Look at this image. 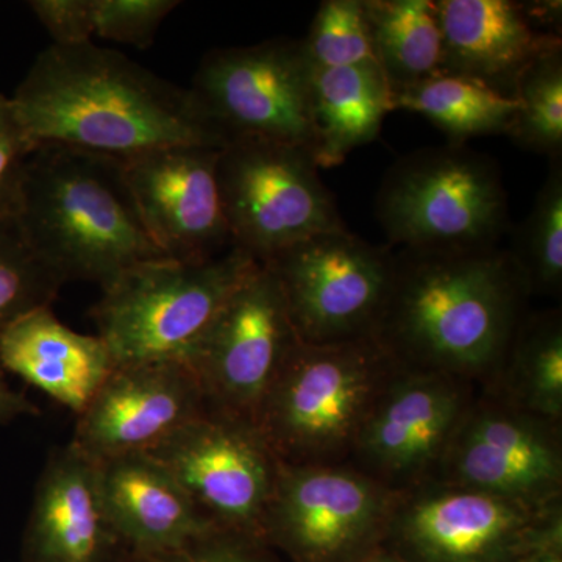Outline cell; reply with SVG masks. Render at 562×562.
I'll return each instance as SVG.
<instances>
[{
  "label": "cell",
  "mask_w": 562,
  "mask_h": 562,
  "mask_svg": "<svg viewBox=\"0 0 562 562\" xmlns=\"http://www.w3.org/2000/svg\"><path fill=\"white\" fill-rule=\"evenodd\" d=\"M36 144L124 158L227 144L194 94L94 43L41 52L11 95Z\"/></svg>",
  "instance_id": "6da1fadb"
},
{
  "label": "cell",
  "mask_w": 562,
  "mask_h": 562,
  "mask_svg": "<svg viewBox=\"0 0 562 562\" xmlns=\"http://www.w3.org/2000/svg\"><path fill=\"white\" fill-rule=\"evenodd\" d=\"M528 297L512 255L501 247L401 249L372 338L405 368L490 382Z\"/></svg>",
  "instance_id": "7a4b0ae2"
},
{
  "label": "cell",
  "mask_w": 562,
  "mask_h": 562,
  "mask_svg": "<svg viewBox=\"0 0 562 562\" xmlns=\"http://www.w3.org/2000/svg\"><path fill=\"white\" fill-rule=\"evenodd\" d=\"M18 217L66 281L105 288L133 266L166 258L144 227L122 160L110 155L40 144Z\"/></svg>",
  "instance_id": "3957f363"
},
{
  "label": "cell",
  "mask_w": 562,
  "mask_h": 562,
  "mask_svg": "<svg viewBox=\"0 0 562 562\" xmlns=\"http://www.w3.org/2000/svg\"><path fill=\"white\" fill-rule=\"evenodd\" d=\"M260 262L232 247L199 262H140L102 288L92 308L114 364L181 362L190 368L236 288Z\"/></svg>",
  "instance_id": "277c9868"
},
{
  "label": "cell",
  "mask_w": 562,
  "mask_h": 562,
  "mask_svg": "<svg viewBox=\"0 0 562 562\" xmlns=\"http://www.w3.org/2000/svg\"><path fill=\"white\" fill-rule=\"evenodd\" d=\"M397 362L372 336L331 344L299 341L257 424L279 461L338 464Z\"/></svg>",
  "instance_id": "5b68a950"
},
{
  "label": "cell",
  "mask_w": 562,
  "mask_h": 562,
  "mask_svg": "<svg viewBox=\"0 0 562 562\" xmlns=\"http://www.w3.org/2000/svg\"><path fill=\"white\" fill-rule=\"evenodd\" d=\"M375 216L391 246L409 250L492 249L512 225L497 161L452 143L398 158L376 192Z\"/></svg>",
  "instance_id": "8992f818"
},
{
  "label": "cell",
  "mask_w": 562,
  "mask_h": 562,
  "mask_svg": "<svg viewBox=\"0 0 562 562\" xmlns=\"http://www.w3.org/2000/svg\"><path fill=\"white\" fill-rule=\"evenodd\" d=\"M384 541L409 562H519L562 546V503L428 480L397 491Z\"/></svg>",
  "instance_id": "52a82bcc"
},
{
  "label": "cell",
  "mask_w": 562,
  "mask_h": 562,
  "mask_svg": "<svg viewBox=\"0 0 562 562\" xmlns=\"http://www.w3.org/2000/svg\"><path fill=\"white\" fill-rule=\"evenodd\" d=\"M217 179L232 247L261 265L303 239L347 231L306 147L232 140L221 149Z\"/></svg>",
  "instance_id": "ba28073f"
},
{
  "label": "cell",
  "mask_w": 562,
  "mask_h": 562,
  "mask_svg": "<svg viewBox=\"0 0 562 562\" xmlns=\"http://www.w3.org/2000/svg\"><path fill=\"white\" fill-rule=\"evenodd\" d=\"M395 495L344 462L280 461L262 539L294 562H361L386 538Z\"/></svg>",
  "instance_id": "9c48e42d"
},
{
  "label": "cell",
  "mask_w": 562,
  "mask_h": 562,
  "mask_svg": "<svg viewBox=\"0 0 562 562\" xmlns=\"http://www.w3.org/2000/svg\"><path fill=\"white\" fill-rule=\"evenodd\" d=\"M190 90L227 144L273 140L313 151L312 65L302 40L211 50Z\"/></svg>",
  "instance_id": "30bf717a"
},
{
  "label": "cell",
  "mask_w": 562,
  "mask_h": 562,
  "mask_svg": "<svg viewBox=\"0 0 562 562\" xmlns=\"http://www.w3.org/2000/svg\"><path fill=\"white\" fill-rule=\"evenodd\" d=\"M265 265L279 281L299 341L342 342L372 336L390 292L394 251L349 231L331 232Z\"/></svg>",
  "instance_id": "8fae6325"
},
{
  "label": "cell",
  "mask_w": 562,
  "mask_h": 562,
  "mask_svg": "<svg viewBox=\"0 0 562 562\" xmlns=\"http://www.w3.org/2000/svg\"><path fill=\"white\" fill-rule=\"evenodd\" d=\"M149 454L214 524L262 538L280 461L257 425L206 406Z\"/></svg>",
  "instance_id": "7c38bea8"
},
{
  "label": "cell",
  "mask_w": 562,
  "mask_h": 562,
  "mask_svg": "<svg viewBox=\"0 0 562 562\" xmlns=\"http://www.w3.org/2000/svg\"><path fill=\"white\" fill-rule=\"evenodd\" d=\"M528 503L561 502V422L490 390L471 398L435 479Z\"/></svg>",
  "instance_id": "4fadbf2b"
},
{
  "label": "cell",
  "mask_w": 562,
  "mask_h": 562,
  "mask_svg": "<svg viewBox=\"0 0 562 562\" xmlns=\"http://www.w3.org/2000/svg\"><path fill=\"white\" fill-rule=\"evenodd\" d=\"M297 342L279 281L260 262L233 292L191 361L209 408L255 424Z\"/></svg>",
  "instance_id": "5bb4252c"
},
{
  "label": "cell",
  "mask_w": 562,
  "mask_h": 562,
  "mask_svg": "<svg viewBox=\"0 0 562 562\" xmlns=\"http://www.w3.org/2000/svg\"><path fill=\"white\" fill-rule=\"evenodd\" d=\"M471 398L464 380L395 366L355 439V468L394 491L435 479Z\"/></svg>",
  "instance_id": "9a60e30c"
},
{
  "label": "cell",
  "mask_w": 562,
  "mask_h": 562,
  "mask_svg": "<svg viewBox=\"0 0 562 562\" xmlns=\"http://www.w3.org/2000/svg\"><path fill=\"white\" fill-rule=\"evenodd\" d=\"M220 155L217 147L176 146L122 160L144 227L169 260L206 261L232 249Z\"/></svg>",
  "instance_id": "2e32d148"
},
{
  "label": "cell",
  "mask_w": 562,
  "mask_h": 562,
  "mask_svg": "<svg viewBox=\"0 0 562 562\" xmlns=\"http://www.w3.org/2000/svg\"><path fill=\"white\" fill-rule=\"evenodd\" d=\"M206 406L198 376L187 364L116 366L77 416L70 443L95 461L149 453Z\"/></svg>",
  "instance_id": "e0dca14e"
},
{
  "label": "cell",
  "mask_w": 562,
  "mask_h": 562,
  "mask_svg": "<svg viewBox=\"0 0 562 562\" xmlns=\"http://www.w3.org/2000/svg\"><path fill=\"white\" fill-rule=\"evenodd\" d=\"M98 461L74 443L55 450L41 473L24 539V562H121Z\"/></svg>",
  "instance_id": "ac0fdd59"
},
{
  "label": "cell",
  "mask_w": 562,
  "mask_h": 562,
  "mask_svg": "<svg viewBox=\"0 0 562 562\" xmlns=\"http://www.w3.org/2000/svg\"><path fill=\"white\" fill-rule=\"evenodd\" d=\"M106 513L127 554L173 552L222 528L149 453L98 461Z\"/></svg>",
  "instance_id": "d6986e66"
},
{
  "label": "cell",
  "mask_w": 562,
  "mask_h": 562,
  "mask_svg": "<svg viewBox=\"0 0 562 562\" xmlns=\"http://www.w3.org/2000/svg\"><path fill=\"white\" fill-rule=\"evenodd\" d=\"M442 36L441 74L482 81L513 95L520 74L539 55L562 47L535 31L513 0H435Z\"/></svg>",
  "instance_id": "ffe728a7"
},
{
  "label": "cell",
  "mask_w": 562,
  "mask_h": 562,
  "mask_svg": "<svg viewBox=\"0 0 562 562\" xmlns=\"http://www.w3.org/2000/svg\"><path fill=\"white\" fill-rule=\"evenodd\" d=\"M0 366L76 416L116 368L98 335L74 331L50 308L27 314L0 333Z\"/></svg>",
  "instance_id": "44dd1931"
},
{
  "label": "cell",
  "mask_w": 562,
  "mask_h": 562,
  "mask_svg": "<svg viewBox=\"0 0 562 562\" xmlns=\"http://www.w3.org/2000/svg\"><path fill=\"white\" fill-rule=\"evenodd\" d=\"M313 155L319 169L342 165L351 151L379 138L394 111L382 69H317L312 66Z\"/></svg>",
  "instance_id": "7402d4cb"
},
{
  "label": "cell",
  "mask_w": 562,
  "mask_h": 562,
  "mask_svg": "<svg viewBox=\"0 0 562 562\" xmlns=\"http://www.w3.org/2000/svg\"><path fill=\"white\" fill-rule=\"evenodd\" d=\"M376 63L391 94L441 74L435 0H362Z\"/></svg>",
  "instance_id": "603a6c76"
},
{
  "label": "cell",
  "mask_w": 562,
  "mask_h": 562,
  "mask_svg": "<svg viewBox=\"0 0 562 562\" xmlns=\"http://www.w3.org/2000/svg\"><path fill=\"white\" fill-rule=\"evenodd\" d=\"M394 110L427 117L452 144L486 135H508L520 103L482 81L436 74L395 92Z\"/></svg>",
  "instance_id": "cb8c5ba5"
},
{
  "label": "cell",
  "mask_w": 562,
  "mask_h": 562,
  "mask_svg": "<svg viewBox=\"0 0 562 562\" xmlns=\"http://www.w3.org/2000/svg\"><path fill=\"white\" fill-rule=\"evenodd\" d=\"M491 390L517 408L562 419V321L552 312L525 316Z\"/></svg>",
  "instance_id": "d4e9b609"
},
{
  "label": "cell",
  "mask_w": 562,
  "mask_h": 562,
  "mask_svg": "<svg viewBox=\"0 0 562 562\" xmlns=\"http://www.w3.org/2000/svg\"><path fill=\"white\" fill-rule=\"evenodd\" d=\"M528 294L560 297L562 290V160L549 172L508 249Z\"/></svg>",
  "instance_id": "484cf974"
},
{
  "label": "cell",
  "mask_w": 562,
  "mask_h": 562,
  "mask_svg": "<svg viewBox=\"0 0 562 562\" xmlns=\"http://www.w3.org/2000/svg\"><path fill=\"white\" fill-rule=\"evenodd\" d=\"M66 283L25 235L20 217L0 220V333L38 310L50 308Z\"/></svg>",
  "instance_id": "4316f807"
},
{
  "label": "cell",
  "mask_w": 562,
  "mask_h": 562,
  "mask_svg": "<svg viewBox=\"0 0 562 562\" xmlns=\"http://www.w3.org/2000/svg\"><path fill=\"white\" fill-rule=\"evenodd\" d=\"M514 98L520 109L509 138L550 161L562 160V47L539 55L524 69Z\"/></svg>",
  "instance_id": "83f0119b"
},
{
  "label": "cell",
  "mask_w": 562,
  "mask_h": 562,
  "mask_svg": "<svg viewBox=\"0 0 562 562\" xmlns=\"http://www.w3.org/2000/svg\"><path fill=\"white\" fill-rule=\"evenodd\" d=\"M302 43L313 68H380L373 54L362 0L322 2L308 36Z\"/></svg>",
  "instance_id": "f1b7e54d"
},
{
  "label": "cell",
  "mask_w": 562,
  "mask_h": 562,
  "mask_svg": "<svg viewBox=\"0 0 562 562\" xmlns=\"http://www.w3.org/2000/svg\"><path fill=\"white\" fill-rule=\"evenodd\" d=\"M177 0H94V36L147 49Z\"/></svg>",
  "instance_id": "f546056e"
},
{
  "label": "cell",
  "mask_w": 562,
  "mask_h": 562,
  "mask_svg": "<svg viewBox=\"0 0 562 562\" xmlns=\"http://www.w3.org/2000/svg\"><path fill=\"white\" fill-rule=\"evenodd\" d=\"M36 147L13 99L0 92V220L20 216L29 161Z\"/></svg>",
  "instance_id": "4dcf8cb0"
},
{
  "label": "cell",
  "mask_w": 562,
  "mask_h": 562,
  "mask_svg": "<svg viewBox=\"0 0 562 562\" xmlns=\"http://www.w3.org/2000/svg\"><path fill=\"white\" fill-rule=\"evenodd\" d=\"M121 562H280L260 536L216 528L173 552L133 557Z\"/></svg>",
  "instance_id": "1f68e13d"
},
{
  "label": "cell",
  "mask_w": 562,
  "mask_h": 562,
  "mask_svg": "<svg viewBox=\"0 0 562 562\" xmlns=\"http://www.w3.org/2000/svg\"><path fill=\"white\" fill-rule=\"evenodd\" d=\"M54 46H79L94 36V0H33L29 3Z\"/></svg>",
  "instance_id": "d6a6232c"
},
{
  "label": "cell",
  "mask_w": 562,
  "mask_h": 562,
  "mask_svg": "<svg viewBox=\"0 0 562 562\" xmlns=\"http://www.w3.org/2000/svg\"><path fill=\"white\" fill-rule=\"evenodd\" d=\"M525 20L535 31L547 35L560 36L562 31L561 0H532L519 2Z\"/></svg>",
  "instance_id": "836d02e7"
},
{
  "label": "cell",
  "mask_w": 562,
  "mask_h": 562,
  "mask_svg": "<svg viewBox=\"0 0 562 562\" xmlns=\"http://www.w3.org/2000/svg\"><path fill=\"white\" fill-rule=\"evenodd\" d=\"M38 409L24 395L11 390L3 379L2 366H0V424L11 422L21 416H35Z\"/></svg>",
  "instance_id": "e575fe53"
},
{
  "label": "cell",
  "mask_w": 562,
  "mask_h": 562,
  "mask_svg": "<svg viewBox=\"0 0 562 562\" xmlns=\"http://www.w3.org/2000/svg\"><path fill=\"white\" fill-rule=\"evenodd\" d=\"M519 562H562V546L550 547Z\"/></svg>",
  "instance_id": "d590c367"
},
{
  "label": "cell",
  "mask_w": 562,
  "mask_h": 562,
  "mask_svg": "<svg viewBox=\"0 0 562 562\" xmlns=\"http://www.w3.org/2000/svg\"><path fill=\"white\" fill-rule=\"evenodd\" d=\"M361 562H409L402 560V558L395 557L394 553H382V552H375L371 554V557L366 558V560H362Z\"/></svg>",
  "instance_id": "8d00e7d4"
}]
</instances>
